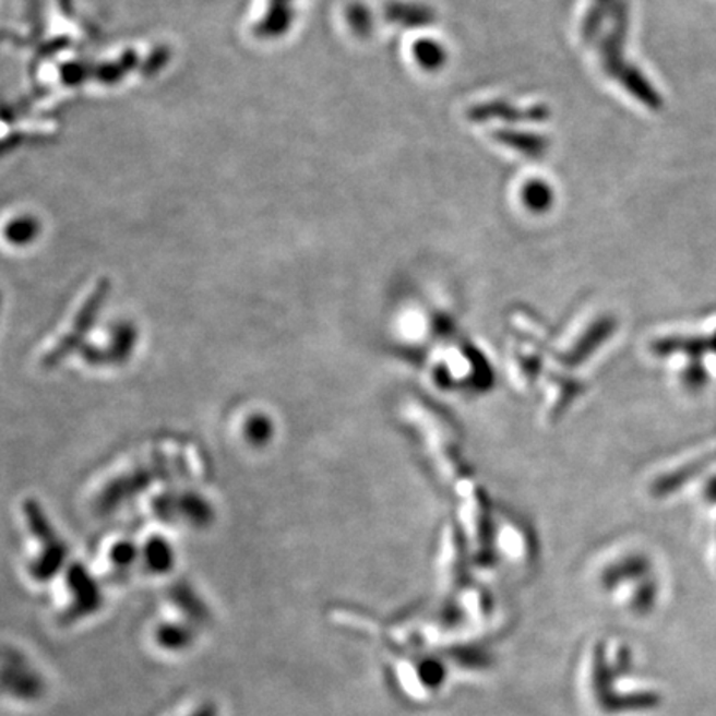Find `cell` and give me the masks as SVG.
I'll return each mask as SVG.
<instances>
[{"instance_id": "cell-4", "label": "cell", "mask_w": 716, "mask_h": 716, "mask_svg": "<svg viewBox=\"0 0 716 716\" xmlns=\"http://www.w3.org/2000/svg\"><path fill=\"white\" fill-rule=\"evenodd\" d=\"M494 140L527 158H541L549 150L546 136L527 131L498 130L494 131Z\"/></svg>"}, {"instance_id": "cell-2", "label": "cell", "mask_w": 716, "mask_h": 716, "mask_svg": "<svg viewBox=\"0 0 716 716\" xmlns=\"http://www.w3.org/2000/svg\"><path fill=\"white\" fill-rule=\"evenodd\" d=\"M4 685L8 692L19 699H37L44 685L37 671L32 670L21 657L12 654V661L4 665Z\"/></svg>"}, {"instance_id": "cell-9", "label": "cell", "mask_w": 716, "mask_h": 716, "mask_svg": "<svg viewBox=\"0 0 716 716\" xmlns=\"http://www.w3.org/2000/svg\"><path fill=\"white\" fill-rule=\"evenodd\" d=\"M523 201L534 213H542L554 203V191L542 179H530L524 184Z\"/></svg>"}, {"instance_id": "cell-11", "label": "cell", "mask_w": 716, "mask_h": 716, "mask_svg": "<svg viewBox=\"0 0 716 716\" xmlns=\"http://www.w3.org/2000/svg\"><path fill=\"white\" fill-rule=\"evenodd\" d=\"M214 716H216V715H214Z\"/></svg>"}, {"instance_id": "cell-7", "label": "cell", "mask_w": 716, "mask_h": 716, "mask_svg": "<svg viewBox=\"0 0 716 716\" xmlns=\"http://www.w3.org/2000/svg\"><path fill=\"white\" fill-rule=\"evenodd\" d=\"M73 596H75V599H73L72 610H70L72 617H83L86 613L95 612L98 600H100L94 584L86 581L82 574H79L76 581L73 582Z\"/></svg>"}, {"instance_id": "cell-8", "label": "cell", "mask_w": 716, "mask_h": 716, "mask_svg": "<svg viewBox=\"0 0 716 716\" xmlns=\"http://www.w3.org/2000/svg\"><path fill=\"white\" fill-rule=\"evenodd\" d=\"M414 53L421 69L428 70V72H437L448 60L446 49L433 38H421L415 45Z\"/></svg>"}, {"instance_id": "cell-5", "label": "cell", "mask_w": 716, "mask_h": 716, "mask_svg": "<svg viewBox=\"0 0 716 716\" xmlns=\"http://www.w3.org/2000/svg\"><path fill=\"white\" fill-rule=\"evenodd\" d=\"M156 644L166 652H184L194 642V632L184 623H163L156 629Z\"/></svg>"}, {"instance_id": "cell-6", "label": "cell", "mask_w": 716, "mask_h": 716, "mask_svg": "<svg viewBox=\"0 0 716 716\" xmlns=\"http://www.w3.org/2000/svg\"><path fill=\"white\" fill-rule=\"evenodd\" d=\"M390 14H392L393 21L411 28L427 27L434 21L433 9L418 4V2H411V4L398 2V4L390 5Z\"/></svg>"}, {"instance_id": "cell-3", "label": "cell", "mask_w": 716, "mask_h": 716, "mask_svg": "<svg viewBox=\"0 0 716 716\" xmlns=\"http://www.w3.org/2000/svg\"><path fill=\"white\" fill-rule=\"evenodd\" d=\"M468 117L473 121H488L489 118H503L506 121H542L549 117L548 108L537 107L516 108L508 102H488V104L476 105L469 110Z\"/></svg>"}, {"instance_id": "cell-1", "label": "cell", "mask_w": 716, "mask_h": 716, "mask_svg": "<svg viewBox=\"0 0 716 716\" xmlns=\"http://www.w3.org/2000/svg\"><path fill=\"white\" fill-rule=\"evenodd\" d=\"M610 19H612V28L609 34L604 37V40H596V44L600 41L597 47L600 65L606 70L607 75L612 76L620 85H625L632 95L641 100L652 102V97H654L652 88H648L639 70H635L631 63H626L625 57H623L625 32L629 27V9H626L625 0H616Z\"/></svg>"}, {"instance_id": "cell-10", "label": "cell", "mask_w": 716, "mask_h": 716, "mask_svg": "<svg viewBox=\"0 0 716 716\" xmlns=\"http://www.w3.org/2000/svg\"><path fill=\"white\" fill-rule=\"evenodd\" d=\"M214 715H216V709H214V706L204 705L201 706V708H198L196 712L191 713L190 716H214Z\"/></svg>"}]
</instances>
